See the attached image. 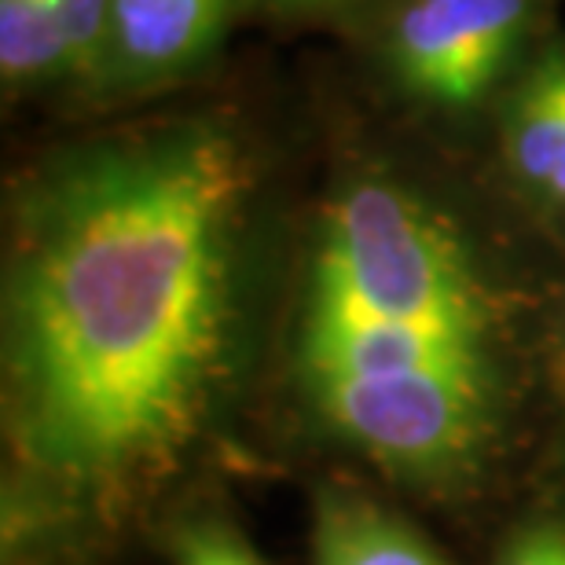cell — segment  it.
<instances>
[{
  "label": "cell",
  "mask_w": 565,
  "mask_h": 565,
  "mask_svg": "<svg viewBox=\"0 0 565 565\" xmlns=\"http://www.w3.org/2000/svg\"><path fill=\"white\" fill-rule=\"evenodd\" d=\"M254 188L239 132L188 118L85 147L33 188L8 273V419L22 459L104 492L166 467L232 327Z\"/></svg>",
  "instance_id": "obj_1"
},
{
  "label": "cell",
  "mask_w": 565,
  "mask_h": 565,
  "mask_svg": "<svg viewBox=\"0 0 565 565\" xmlns=\"http://www.w3.org/2000/svg\"><path fill=\"white\" fill-rule=\"evenodd\" d=\"M309 298L489 345L492 301L459 235L412 191L356 180L323 213Z\"/></svg>",
  "instance_id": "obj_2"
},
{
  "label": "cell",
  "mask_w": 565,
  "mask_h": 565,
  "mask_svg": "<svg viewBox=\"0 0 565 565\" xmlns=\"http://www.w3.org/2000/svg\"><path fill=\"white\" fill-rule=\"evenodd\" d=\"M316 408L338 434L393 470H448L484 437L489 364L423 367L382 379H312Z\"/></svg>",
  "instance_id": "obj_3"
},
{
  "label": "cell",
  "mask_w": 565,
  "mask_h": 565,
  "mask_svg": "<svg viewBox=\"0 0 565 565\" xmlns=\"http://www.w3.org/2000/svg\"><path fill=\"white\" fill-rule=\"evenodd\" d=\"M529 15L533 0H408L390 26L393 71L426 104L470 107L503 74Z\"/></svg>",
  "instance_id": "obj_4"
},
{
  "label": "cell",
  "mask_w": 565,
  "mask_h": 565,
  "mask_svg": "<svg viewBox=\"0 0 565 565\" xmlns=\"http://www.w3.org/2000/svg\"><path fill=\"white\" fill-rule=\"evenodd\" d=\"M489 364V345L429 327L386 320L349 305L309 298L301 320V367L312 379H382L423 367Z\"/></svg>",
  "instance_id": "obj_5"
},
{
  "label": "cell",
  "mask_w": 565,
  "mask_h": 565,
  "mask_svg": "<svg viewBox=\"0 0 565 565\" xmlns=\"http://www.w3.org/2000/svg\"><path fill=\"white\" fill-rule=\"evenodd\" d=\"M228 0H115L110 71L140 82L199 63L224 30Z\"/></svg>",
  "instance_id": "obj_6"
},
{
  "label": "cell",
  "mask_w": 565,
  "mask_h": 565,
  "mask_svg": "<svg viewBox=\"0 0 565 565\" xmlns=\"http://www.w3.org/2000/svg\"><path fill=\"white\" fill-rule=\"evenodd\" d=\"M503 151L525 188L565 206V49L518 85L503 118Z\"/></svg>",
  "instance_id": "obj_7"
},
{
  "label": "cell",
  "mask_w": 565,
  "mask_h": 565,
  "mask_svg": "<svg viewBox=\"0 0 565 565\" xmlns=\"http://www.w3.org/2000/svg\"><path fill=\"white\" fill-rule=\"evenodd\" d=\"M316 565H448L426 540L353 495H331L316 511Z\"/></svg>",
  "instance_id": "obj_8"
},
{
  "label": "cell",
  "mask_w": 565,
  "mask_h": 565,
  "mask_svg": "<svg viewBox=\"0 0 565 565\" xmlns=\"http://www.w3.org/2000/svg\"><path fill=\"white\" fill-rule=\"evenodd\" d=\"M66 71V41L55 0H0V74L8 85Z\"/></svg>",
  "instance_id": "obj_9"
},
{
  "label": "cell",
  "mask_w": 565,
  "mask_h": 565,
  "mask_svg": "<svg viewBox=\"0 0 565 565\" xmlns=\"http://www.w3.org/2000/svg\"><path fill=\"white\" fill-rule=\"evenodd\" d=\"M110 4L115 0H55L66 41V71L88 82L110 71Z\"/></svg>",
  "instance_id": "obj_10"
},
{
  "label": "cell",
  "mask_w": 565,
  "mask_h": 565,
  "mask_svg": "<svg viewBox=\"0 0 565 565\" xmlns=\"http://www.w3.org/2000/svg\"><path fill=\"white\" fill-rule=\"evenodd\" d=\"M500 565H565V533L562 529H533L507 551Z\"/></svg>",
  "instance_id": "obj_11"
},
{
  "label": "cell",
  "mask_w": 565,
  "mask_h": 565,
  "mask_svg": "<svg viewBox=\"0 0 565 565\" xmlns=\"http://www.w3.org/2000/svg\"><path fill=\"white\" fill-rule=\"evenodd\" d=\"M210 540H213V558H217V565H262L250 551H246L243 544H235V540H228V536L210 533Z\"/></svg>",
  "instance_id": "obj_12"
},
{
  "label": "cell",
  "mask_w": 565,
  "mask_h": 565,
  "mask_svg": "<svg viewBox=\"0 0 565 565\" xmlns=\"http://www.w3.org/2000/svg\"><path fill=\"white\" fill-rule=\"evenodd\" d=\"M180 565H217L213 558V540L210 533H195L184 540V551H180Z\"/></svg>",
  "instance_id": "obj_13"
},
{
  "label": "cell",
  "mask_w": 565,
  "mask_h": 565,
  "mask_svg": "<svg viewBox=\"0 0 565 565\" xmlns=\"http://www.w3.org/2000/svg\"><path fill=\"white\" fill-rule=\"evenodd\" d=\"M555 386H558L562 401H565V345L558 349V360H555Z\"/></svg>",
  "instance_id": "obj_14"
},
{
  "label": "cell",
  "mask_w": 565,
  "mask_h": 565,
  "mask_svg": "<svg viewBox=\"0 0 565 565\" xmlns=\"http://www.w3.org/2000/svg\"><path fill=\"white\" fill-rule=\"evenodd\" d=\"M279 4H298V8H316V4H331V0H279Z\"/></svg>",
  "instance_id": "obj_15"
}]
</instances>
